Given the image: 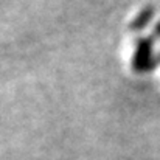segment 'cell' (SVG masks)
I'll use <instances>...</instances> for the list:
<instances>
[{
  "label": "cell",
  "mask_w": 160,
  "mask_h": 160,
  "mask_svg": "<svg viewBox=\"0 0 160 160\" xmlns=\"http://www.w3.org/2000/svg\"><path fill=\"white\" fill-rule=\"evenodd\" d=\"M151 39H152V41L160 39V22L156 23V27H154V30H152V34H151Z\"/></svg>",
  "instance_id": "3"
},
{
  "label": "cell",
  "mask_w": 160,
  "mask_h": 160,
  "mask_svg": "<svg viewBox=\"0 0 160 160\" xmlns=\"http://www.w3.org/2000/svg\"><path fill=\"white\" fill-rule=\"evenodd\" d=\"M154 14H156L154 6H145L135 16V19L131 22V30L132 31H142V30H145L149 25V22L154 19Z\"/></svg>",
  "instance_id": "2"
},
{
  "label": "cell",
  "mask_w": 160,
  "mask_h": 160,
  "mask_svg": "<svg viewBox=\"0 0 160 160\" xmlns=\"http://www.w3.org/2000/svg\"><path fill=\"white\" fill-rule=\"evenodd\" d=\"M154 41L149 38H138L135 42V52L132 56V70L137 73H145L156 68Z\"/></svg>",
  "instance_id": "1"
}]
</instances>
